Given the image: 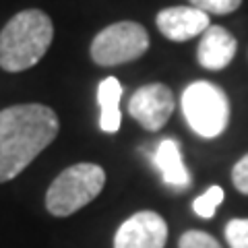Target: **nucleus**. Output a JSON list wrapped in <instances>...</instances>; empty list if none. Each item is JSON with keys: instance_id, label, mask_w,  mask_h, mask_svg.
Wrapping results in <instances>:
<instances>
[{"instance_id": "5", "label": "nucleus", "mask_w": 248, "mask_h": 248, "mask_svg": "<svg viewBox=\"0 0 248 248\" xmlns=\"http://www.w3.org/2000/svg\"><path fill=\"white\" fill-rule=\"evenodd\" d=\"M149 50V33L141 23H112L93 37L91 58L99 66H118L139 60Z\"/></svg>"}, {"instance_id": "11", "label": "nucleus", "mask_w": 248, "mask_h": 248, "mask_svg": "<svg viewBox=\"0 0 248 248\" xmlns=\"http://www.w3.org/2000/svg\"><path fill=\"white\" fill-rule=\"evenodd\" d=\"M120 97H122V85L116 77H106L97 87V102H99V128L104 133H118L122 114H120Z\"/></svg>"}, {"instance_id": "1", "label": "nucleus", "mask_w": 248, "mask_h": 248, "mask_svg": "<svg viewBox=\"0 0 248 248\" xmlns=\"http://www.w3.org/2000/svg\"><path fill=\"white\" fill-rule=\"evenodd\" d=\"M60 130L58 116L44 104L0 110V182L17 178Z\"/></svg>"}, {"instance_id": "10", "label": "nucleus", "mask_w": 248, "mask_h": 248, "mask_svg": "<svg viewBox=\"0 0 248 248\" xmlns=\"http://www.w3.org/2000/svg\"><path fill=\"white\" fill-rule=\"evenodd\" d=\"M153 161L168 186H172L176 190H184L190 186V174H188V168L184 166V157L178 141L164 139L157 145V149H155Z\"/></svg>"}, {"instance_id": "13", "label": "nucleus", "mask_w": 248, "mask_h": 248, "mask_svg": "<svg viewBox=\"0 0 248 248\" xmlns=\"http://www.w3.org/2000/svg\"><path fill=\"white\" fill-rule=\"evenodd\" d=\"M188 2L207 15H230L240 9L242 0H188Z\"/></svg>"}, {"instance_id": "14", "label": "nucleus", "mask_w": 248, "mask_h": 248, "mask_svg": "<svg viewBox=\"0 0 248 248\" xmlns=\"http://www.w3.org/2000/svg\"><path fill=\"white\" fill-rule=\"evenodd\" d=\"M226 240L232 248H248V219H232L226 226Z\"/></svg>"}, {"instance_id": "9", "label": "nucleus", "mask_w": 248, "mask_h": 248, "mask_svg": "<svg viewBox=\"0 0 248 248\" xmlns=\"http://www.w3.org/2000/svg\"><path fill=\"white\" fill-rule=\"evenodd\" d=\"M238 42L226 27L209 25L207 31L201 35L197 60L207 71H221L226 68L236 56Z\"/></svg>"}, {"instance_id": "15", "label": "nucleus", "mask_w": 248, "mask_h": 248, "mask_svg": "<svg viewBox=\"0 0 248 248\" xmlns=\"http://www.w3.org/2000/svg\"><path fill=\"white\" fill-rule=\"evenodd\" d=\"M178 248H221V246L213 236L205 234V232L188 230L182 234L180 242H178Z\"/></svg>"}, {"instance_id": "2", "label": "nucleus", "mask_w": 248, "mask_h": 248, "mask_svg": "<svg viewBox=\"0 0 248 248\" xmlns=\"http://www.w3.org/2000/svg\"><path fill=\"white\" fill-rule=\"evenodd\" d=\"M54 40L52 19L40 9L17 13L0 31V68L21 73L35 66Z\"/></svg>"}, {"instance_id": "7", "label": "nucleus", "mask_w": 248, "mask_h": 248, "mask_svg": "<svg viewBox=\"0 0 248 248\" xmlns=\"http://www.w3.org/2000/svg\"><path fill=\"white\" fill-rule=\"evenodd\" d=\"M168 223L155 211H139L118 228L114 248H164Z\"/></svg>"}, {"instance_id": "8", "label": "nucleus", "mask_w": 248, "mask_h": 248, "mask_svg": "<svg viewBox=\"0 0 248 248\" xmlns=\"http://www.w3.org/2000/svg\"><path fill=\"white\" fill-rule=\"evenodd\" d=\"M159 33L172 42H188L197 35H203L209 23V15L195 6H170L155 17Z\"/></svg>"}, {"instance_id": "4", "label": "nucleus", "mask_w": 248, "mask_h": 248, "mask_svg": "<svg viewBox=\"0 0 248 248\" xmlns=\"http://www.w3.org/2000/svg\"><path fill=\"white\" fill-rule=\"evenodd\" d=\"M182 112L188 126L203 139H215L230 122V102L221 87L195 81L182 93Z\"/></svg>"}, {"instance_id": "6", "label": "nucleus", "mask_w": 248, "mask_h": 248, "mask_svg": "<svg viewBox=\"0 0 248 248\" xmlns=\"http://www.w3.org/2000/svg\"><path fill=\"white\" fill-rule=\"evenodd\" d=\"M176 108V99L172 89L164 83H149L139 87L128 102V114L135 118L145 130L157 133L164 128Z\"/></svg>"}, {"instance_id": "3", "label": "nucleus", "mask_w": 248, "mask_h": 248, "mask_svg": "<svg viewBox=\"0 0 248 248\" xmlns=\"http://www.w3.org/2000/svg\"><path fill=\"white\" fill-rule=\"evenodd\" d=\"M106 172L97 164H75L60 172L46 192V209L54 217H68L89 205L104 190Z\"/></svg>"}, {"instance_id": "16", "label": "nucleus", "mask_w": 248, "mask_h": 248, "mask_svg": "<svg viewBox=\"0 0 248 248\" xmlns=\"http://www.w3.org/2000/svg\"><path fill=\"white\" fill-rule=\"evenodd\" d=\"M232 182H234L238 192L248 195V153L244 157H240L234 170H232Z\"/></svg>"}, {"instance_id": "12", "label": "nucleus", "mask_w": 248, "mask_h": 248, "mask_svg": "<svg viewBox=\"0 0 248 248\" xmlns=\"http://www.w3.org/2000/svg\"><path fill=\"white\" fill-rule=\"evenodd\" d=\"M221 201H223V188L221 186H211L192 203V209H195L197 215L209 219V217L215 215V209L221 205Z\"/></svg>"}]
</instances>
